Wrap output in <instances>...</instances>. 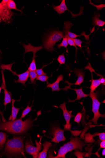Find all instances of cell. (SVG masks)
<instances>
[{"label": "cell", "instance_id": "cell-1", "mask_svg": "<svg viewBox=\"0 0 105 158\" xmlns=\"http://www.w3.org/2000/svg\"><path fill=\"white\" fill-rule=\"evenodd\" d=\"M39 115L38 114L37 117L34 121L30 118L24 121L20 118L4 123L0 122V130L13 135L24 134L33 126V122L37 119Z\"/></svg>", "mask_w": 105, "mask_h": 158}, {"label": "cell", "instance_id": "cell-2", "mask_svg": "<svg viewBox=\"0 0 105 158\" xmlns=\"http://www.w3.org/2000/svg\"><path fill=\"white\" fill-rule=\"evenodd\" d=\"M23 138L22 136H13L6 143L5 150L1 154L7 157L21 156L25 157Z\"/></svg>", "mask_w": 105, "mask_h": 158}, {"label": "cell", "instance_id": "cell-3", "mask_svg": "<svg viewBox=\"0 0 105 158\" xmlns=\"http://www.w3.org/2000/svg\"><path fill=\"white\" fill-rule=\"evenodd\" d=\"M84 146V142L80 138L71 137L69 142L64 143L63 146L60 147L56 156H49L48 158H65L66 154L69 152L77 150H79L82 152Z\"/></svg>", "mask_w": 105, "mask_h": 158}, {"label": "cell", "instance_id": "cell-4", "mask_svg": "<svg viewBox=\"0 0 105 158\" xmlns=\"http://www.w3.org/2000/svg\"><path fill=\"white\" fill-rule=\"evenodd\" d=\"M64 37L63 32L55 31L51 32L43 41V47L45 50L52 53L55 51L54 48L56 43L59 41Z\"/></svg>", "mask_w": 105, "mask_h": 158}, {"label": "cell", "instance_id": "cell-5", "mask_svg": "<svg viewBox=\"0 0 105 158\" xmlns=\"http://www.w3.org/2000/svg\"><path fill=\"white\" fill-rule=\"evenodd\" d=\"M92 100V111L94 113L93 118L90 122H92L94 124L98 125V121L100 118H105V114H101L99 112V108L101 103L99 102L98 99V96L96 93H90L89 96Z\"/></svg>", "mask_w": 105, "mask_h": 158}, {"label": "cell", "instance_id": "cell-6", "mask_svg": "<svg viewBox=\"0 0 105 158\" xmlns=\"http://www.w3.org/2000/svg\"><path fill=\"white\" fill-rule=\"evenodd\" d=\"M8 1V0H3L0 3V23L3 22L6 23L10 22L13 13L7 7Z\"/></svg>", "mask_w": 105, "mask_h": 158}, {"label": "cell", "instance_id": "cell-7", "mask_svg": "<svg viewBox=\"0 0 105 158\" xmlns=\"http://www.w3.org/2000/svg\"><path fill=\"white\" fill-rule=\"evenodd\" d=\"M42 137L39 142L35 140L36 147H35L32 143L28 139L26 140L25 143V149L26 152L30 155H32L34 158H38L40 151L42 150L41 143Z\"/></svg>", "mask_w": 105, "mask_h": 158}, {"label": "cell", "instance_id": "cell-8", "mask_svg": "<svg viewBox=\"0 0 105 158\" xmlns=\"http://www.w3.org/2000/svg\"><path fill=\"white\" fill-rule=\"evenodd\" d=\"M22 45L25 50L24 55L26 53L29 52H32L33 53L32 61L28 68V70L30 71H36L37 70L35 60L36 54L37 52L42 49V46H41L38 47H34L29 44L28 45L23 44Z\"/></svg>", "mask_w": 105, "mask_h": 158}, {"label": "cell", "instance_id": "cell-9", "mask_svg": "<svg viewBox=\"0 0 105 158\" xmlns=\"http://www.w3.org/2000/svg\"><path fill=\"white\" fill-rule=\"evenodd\" d=\"M64 131L58 126L53 127L51 134L53 136L51 142L59 143L61 141H64L66 139L64 135Z\"/></svg>", "mask_w": 105, "mask_h": 158}, {"label": "cell", "instance_id": "cell-10", "mask_svg": "<svg viewBox=\"0 0 105 158\" xmlns=\"http://www.w3.org/2000/svg\"><path fill=\"white\" fill-rule=\"evenodd\" d=\"M66 103L64 102L59 106L58 107L62 109L63 112V116L66 122V124L64 126V131H70L71 124L70 123L71 118L74 117V116L72 114V111H69L66 107Z\"/></svg>", "mask_w": 105, "mask_h": 158}, {"label": "cell", "instance_id": "cell-11", "mask_svg": "<svg viewBox=\"0 0 105 158\" xmlns=\"http://www.w3.org/2000/svg\"><path fill=\"white\" fill-rule=\"evenodd\" d=\"M2 83L1 87L4 90L5 98L4 105L5 106V109H6V105L8 104L11 103L12 100L11 98V95L10 92H8L6 88L5 80L3 70H2Z\"/></svg>", "mask_w": 105, "mask_h": 158}, {"label": "cell", "instance_id": "cell-12", "mask_svg": "<svg viewBox=\"0 0 105 158\" xmlns=\"http://www.w3.org/2000/svg\"><path fill=\"white\" fill-rule=\"evenodd\" d=\"M73 72L76 76L78 77V80L76 82L71 83L66 81H65V82L69 85L68 86L69 87H71V86L72 85H80L81 84L84 82L85 73L82 70L77 68H75Z\"/></svg>", "mask_w": 105, "mask_h": 158}, {"label": "cell", "instance_id": "cell-13", "mask_svg": "<svg viewBox=\"0 0 105 158\" xmlns=\"http://www.w3.org/2000/svg\"><path fill=\"white\" fill-rule=\"evenodd\" d=\"M68 89H70L74 90L76 92V94H77V98L75 99L72 100L68 98V100L69 102H74L77 101V100H79L82 98H87L89 96V94H84L82 88L79 89H77L76 88L75 89H72L71 88V87H69V86H66V87L62 89L67 92Z\"/></svg>", "mask_w": 105, "mask_h": 158}, {"label": "cell", "instance_id": "cell-14", "mask_svg": "<svg viewBox=\"0 0 105 158\" xmlns=\"http://www.w3.org/2000/svg\"><path fill=\"white\" fill-rule=\"evenodd\" d=\"M11 72L14 75L18 76V79L14 81L16 83H21L24 85V87H26V83L28 81L29 77V74L30 71L27 70L25 73L20 74H18L16 72H13L12 70Z\"/></svg>", "mask_w": 105, "mask_h": 158}, {"label": "cell", "instance_id": "cell-15", "mask_svg": "<svg viewBox=\"0 0 105 158\" xmlns=\"http://www.w3.org/2000/svg\"><path fill=\"white\" fill-rule=\"evenodd\" d=\"M63 75H60L58 77L56 81L53 83H50L48 81H47L46 88H51L52 89V92L54 91H60L61 89L59 87V84L60 82L63 81Z\"/></svg>", "mask_w": 105, "mask_h": 158}, {"label": "cell", "instance_id": "cell-16", "mask_svg": "<svg viewBox=\"0 0 105 158\" xmlns=\"http://www.w3.org/2000/svg\"><path fill=\"white\" fill-rule=\"evenodd\" d=\"M53 8L54 10L56 11L57 13L61 15L62 14H64L66 10H68L72 14V16L75 18L79 16V14H75L72 13L67 8L66 5V2L65 0H63L61 4L59 6H54Z\"/></svg>", "mask_w": 105, "mask_h": 158}, {"label": "cell", "instance_id": "cell-17", "mask_svg": "<svg viewBox=\"0 0 105 158\" xmlns=\"http://www.w3.org/2000/svg\"><path fill=\"white\" fill-rule=\"evenodd\" d=\"M42 146L43 148L42 151L39 153L38 158H46L48 151L50 148L52 146V144L51 143L45 140Z\"/></svg>", "mask_w": 105, "mask_h": 158}, {"label": "cell", "instance_id": "cell-18", "mask_svg": "<svg viewBox=\"0 0 105 158\" xmlns=\"http://www.w3.org/2000/svg\"><path fill=\"white\" fill-rule=\"evenodd\" d=\"M12 111L11 115L10 116L9 121H14L15 120L17 117V116L18 112L20 109V108H16L14 106V104L16 100L12 98Z\"/></svg>", "mask_w": 105, "mask_h": 158}, {"label": "cell", "instance_id": "cell-19", "mask_svg": "<svg viewBox=\"0 0 105 158\" xmlns=\"http://www.w3.org/2000/svg\"><path fill=\"white\" fill-rule=\"evenodd\" d=\"M92 80H91V87L89 88L91 89V93H94L96 89L101 84L100 78L97 80H94L93 78V76L92 75Z\"/></svg>", "mask_w": 105, "mask_h": 158}, {"label": "cell", "instance_id": "cell-20", "mask_svg": "<svg viewBox=\"0 0 105 158\" xmlns=\"http://www.w3.org/2000/svg\"><path fill=\"white\" fill-rule=\"evenodd\" d=\"M105 24V22L99 19L98 14H95L93 19V25L95 26L102 27Z\"/></svg>", "mask_w": 105, "mask_h": 158}, {"label": "cell", "instance_id": "cell-21", "mask_svg": "<svg viewBox=\"0 0 105 158\" xmlns=\"http://www.w3.org/2000/svg\"><path fill=\"white\" fill-rule=\"evenodd\" d=\"M6 133L0 132V151L4 148L6 140Z\"/></svg>", "mask_w": 105, "mask_h": 158}, {"label": "cell", "instance_id": "cell-22", "mask_svg": "<svg viewBox=\"0 0 105 158\" xmlns=\"http://www.w3.org/2000/svg\"><path fill=\"white\" fill-rule=\"evenodd\" d=\"M68 45V41H67V36H65L63 38V39L62 42L60 44L57 45L58 46V48L59 49L61 48V47H64L67 49V52H68V51L67 49V47Z\"/></svg>", "mask_w": 105, "mask_h": 158}, {"label": "cell", "instance_id": "cell-23", "mask_svg": "<svg viewBox=\"0 0 105 158\" xmlns=\"http://www.w3.org/2000/svg\"><path fill=\"white\" fill-rule=\"evenodd\" d=\"M7 6L10 10H18L22 12L20 10L18 9L16 6V3L13 0H9L7 3Z\"/></svg>", "mask_w": 105, "mask_h": 158}, {"label": "cell", "instance_id": "cell-24", "mask_svg": "<svg viewBox=\"0 0 105 158\" xmlns=\"http://www.w3.org/2000/svg\"><path fill=\"white\" fill-rule=\"evenodd\" d=\"M38 75L36 71H30L29 74V77L30 78V81L31 82V84H34L35 80L38 77Z\"/></svg>", "mask_w": 105, "mask_h": 158}, {"label": "cell", "instance_id": "cell-25", "mask_svg": "<svg viewBox=\"0 0 105 158\" xmlns=\"http://www.w3.org/2000/svg\"><path fill=\"white\" fill-rule=\"evenodd\" d=\"M32 105L31 106H29V104L27 105L26 107L23 111L20 119H22L24 118L27 114H28L32 110Z\"/></svg>", "mask_w": 105, "mask_h": 158}, {"label": "cell", "instance_id": "cell-26", "mask_svg": "<svg viewBox=\"0 0 105 158\" xmlns=\"http://www.w3.org/2000/svg\"><path fill=\"white\" fill-rule=\"evenodd\" d=\"M93 135L90 134L89 133L85 135V141L86 143H93L95 141L93 139Z\"/></svg>", "mask_w": 105, "mask_h": 158}, {"label": "cell", "instance_id": "cell-27", "mask_svg": "<svg viewBox=\"0 0 105 158\" xmlns=\"http://www.w3.org/2000/svg\"><path fill=\"white\" fill-rule=\"evenodd\" d=\"M57 60L60 64V65L65 64L66 59L64 54L62 55H59Z\"/></svg>", "mask_w": 105, "mask_h": 158}, {"label": "cell", "instance_id": "cell-28", "mask_svg": "<svg viewBox=\"0 0 105 158\" xmlns=\"http://www.w3.org/2000/svg\"><path fill=\"white\" fill-rule=\"evenodd\" d=\"M50 77L46 75L40 76L38 77L36 80H39L43 82H47Z\"/></svg>", "mask_w": 105, "mask_h": 158}, {"label": "cell", "instance_id": "cell-29", "mask_svg": "<svg viewBox=\"0 0 105 158\" xmlns=\"http://www.w3.org/2000/svg\"><path fill=\"white\" fill-rule=\"evenodd\" d=\"M67 36V41L68 45H69L70 46H73L77 50L79 49L78 48L77 46H76L75 44V43L73 40V39L69 38L67 35L64 36Z\"/></svg>", "mask_w": 105, "mask_h": 158}, {"label": "cell", "instance_id": "cell-30", "mask_svg": "<svg viewBox=\"0 0 105 158\" xmlns=\"http://www.w3.org/2000/svg\"><path fill=\"white\" fill-rule=\"evenodd\" d=\"M82 113L81 112L78 113L77 115L75 118L74 122L77 123L79 125L82 118Z\"/></svg>", "mask_w": 105, "mask_h": 158}, {"label": "cell", "instance_id": "cell-31", "mask_svg": "<svg viewBox=\"0 0 105 158\" xmlns=\"http://www.w3.org/2000/svg\"><path fill=\"white\" fill-rule=\"evenodd\" d=\"M94 137L97 136H98L100 139L102 141L105 140V133H96L94 134L93 135Z\"/></svg>", "mask_w": 105, "mask_h": 158}, {"label": "cell", "instance_id": "cell-32", "mask_svg": "<svg viewBox=\"0 0 105 158\" xmlns=\"http://www.w3.org/2000/svg\"><path fill=\"white\" fill-rule=\"evenodd\" d=\"M73 40L75 44L77 46H78L81 49H82V44L83 43V41L79 39H73Z\"/></svg>", "mask_w": 105, "mask_h": 158}, {"label": "cell", "instance_id": "cell-33", "mask_svg": "<svg viewBox=\"0 0 105 158\" xmlns=\"http://www.w3.org/2000/svg\"><path fill=\"white\" fill-rule=\"evenodd\" d=\"M36 73L37 75L38 76L42 75H46L47 73H45L43 70L42 68L37 69Z\"/></svg>", "mask_w": 105, "mask_h": 158}, {"label": "cell", "instance_id": "cell-34", "mask_svg": "<svg viewBox=\"0 0 105 158\" xmlns=\"http://www.w3.org/2000/svg\"><path fill=\"white\" fill-rule=\"evenodd\" d=\"M90 1V3L91 4L94 6L95 7L98 9V10H101L102 9H103V8L105 7V5L104 4H101V5H95L93 4V3H92L91 1Z\"/></svg>", "mask_w": 105, "mask_h": 158}, {"label": "cell", "instance_id": "cell-35", "mask_svg": "<svg viewBox=\"0 0 105 158\" xmlns=\"http://www.w3.org/2000/svg\"><path fill=\"white\" fill-rule=\"evenodd\" d=\"M71 131V134L72 135L74 136H78L81 133L82 131Z\"/></svg>", "mask_w": 105, "mask_h": 158}, {"label": "cell", "instance_id": "cell-36", "mask_svg": "<svg viewBox=\"0 0 105 158\" xmlns=\"http://www.w3.org/2000/svg\"><path fill=\"white\" fill-rule=\"evenodd\" d=\"M100 147L101 148L105 149V140L102 141L100 143Z\"/></svg>", "mask_w": 105, "mask_h": 158}, {"label": "cell", "instance_id": "cell-37", "mask_svg": "<svg viewBox=\"0 0 105 158\" xmlns=\"http://www.w3.org/2000/svg\"><path fill=\"white\" fill-rule=\"evenodd\" d=\"M100 81L101 84L105 85V79L103 77L100 78Z\"/></svg>", "mask_w": 105, "mask_h": 158}, {"label": "cell", "instance_id": "cell-38", "mask_svg": "<svg viewBox=\"0 0 105 158\" xmlns=\"http://www.w3.org/2000/svg\"><path fill=\"white\" fill-rule=\"evenodd\" d=\"M102 154L103 156H105V149H104L102 151Z\"/></svg>", "mask_w": 105, "mask_h": 158}, {"label": "cell", "instance_id": "cell-39", "mask_svg": "<svg viewBox=\"0 0 105 158\" xmlns=\"http://www.w3.org/2000/svg\"><path fill=\"white\" fill-rule=\"evenodd\" d=\"M2 89V87H0V94H1Z\"/></svg>", "mask_w": 105, "mask_h": 158}, {"label": "cell", "instance_id": "cell-40", "mask_svg": "<svg viewBox=\"0 0 105 158\" xmlns=\"http://www.w3.org/2000/svg\"><path fill=\"white\" fill-rule=\"evenodd\" d=\"M1 57H0V64H1ZM1 69V66H0V69Z\"/></svg>", "mask_w": 105, "mask_h": 158}]
</instances>
